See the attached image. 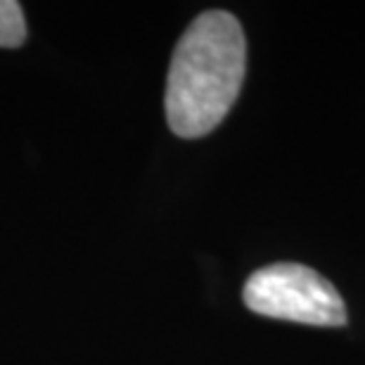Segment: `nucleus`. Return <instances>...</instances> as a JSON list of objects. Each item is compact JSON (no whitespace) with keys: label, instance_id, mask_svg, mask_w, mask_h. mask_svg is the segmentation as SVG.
<instances>
[{"label":"nucleus","instance_id":"nucleus-1","mask_svg":"<svg viewBox=\"0 0 365 365\" xmlns=\"http://www.w3.org/2000/svg\"><path fill=\"white\" fill-rule=\"evenodd\" d=\"M247 71V41L230 12L200 14L180 36L166 78L164 109L180 138L211 133L235 105Z\"/></svg>","mask_w":365,"mask_h":365},{"label":"nucleus","instance_id":"nucleus-2","mask_svg":"<svg viewBox=\"0 0 365 365\" xmlns=\"http://www.w3.org/2000/svg\"><path fill=\"white\" fill-rule=\"evenodd\" d=\"M242 299L247 309L266 318L318 327L346 325V306L337 287L302 264L259 268L247 280Z\"/></svg>","mask_w":365,"mask_h":365},{"label":"nucleus","instance_id":"nucleus-3","mask_svg":"<svg viewBox=\"0 0 365 365\" xmlns=\"http://www.w3.org/2000/svg\"><path fill=\"white\" fill-rule=\"evenodd\" d=\"M26 38V21L19 3L0 0V48H17Z\"/></svg>","mask_w":365,"mask_h":365}]
</instances>
